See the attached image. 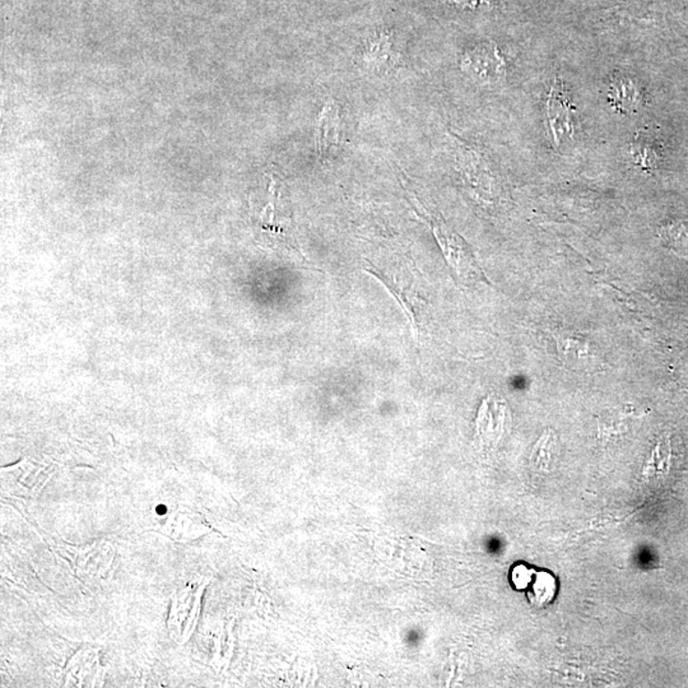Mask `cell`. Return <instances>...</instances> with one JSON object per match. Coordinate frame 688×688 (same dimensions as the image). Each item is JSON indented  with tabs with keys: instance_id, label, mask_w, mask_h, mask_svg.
Instances as JSON below:
<instances>
[{
	"instance_id": "5",
	"label": "cell",
	"mask_w": 688,
	"mask_h": 688,
	"mask_svg": "<svg viewBox=\"0 0 688 688\" xmlns=\"http://www.w3.org/2000/svg\"><path fill=\"white\" fill-rule=\"evenodd\" d=\"M341 114L335 100H327L319 114L315 129V148L319 159L324 161L336 150L341 141Z\"/></svg>"
},
{
	"instance_id": "7",
	"label": "cell",
	"mask_w": 688,
	"mask_h": 688,
	"mask_svg": "<svg viewBox=\"0 0 688 688\" xmlns=\"http://www.w3.org/2000/svg\"><path fill=\"white\" fill-rule=\"evenodd\" d=\"M363 62L372 70H383L390 68L394 62V56L390 55V45L386 38H381L377 43H372L368 52L363 55Z\"/></svg>"
},
{
	"instance_id": "1",
	"label": "cell",
	"mask_w": 688,
	"mask_h": 688,
	"mask_svg": "<svg viewBox=\"0 0 688 688\" xmlns=\"http://www.w3.org/2000/svg\"><path fill=\"white\" fill-rule=\"evenodd\" d=\"M408 195V201L412 203L416 212L427 221L428 225L433 228L435 237H436L437 243L442 246L443 254H445L448 263L457 270L459 276H477V269L475 261H473L472 255L468 252V247L464 241L458 236L457 234L451 231L446 225H443L442 221L435 219L434 214L428 212L427 210L419 203V198L412 190L407 186H404Z\"/></svg>"
},
{
	"instance_id": "4",
	"label": "cell",
	"mask_w": 688,
	"mask_h": 688,
	"mask_svg": "<svg viewBox=\"0 0 688 688\" xmlns=\"http://www.w3.org/2000/svg\"><path fill=\"white\" fill-rule=\"evenodd\" d=\"M461 68L468 76L484 85L501 82L506 76V62L496 45L485 44L463 56Z\"/></svg>"
},
{
	"instance_id": "2",
	"label": "cell",
	"mask_w": 688,
	"mask_h": 688,
	"mask_svg": "<svg viewBox=\"0 0 688 688\" xmlns=\"http://www.w3.org/2000/svg\"><path fill=\"white\" fill-rule=\"evenodd\" d=\"M546 114L548 133L553 145L560 148L564 143L571 141L574 137L571 100L564 82L560 79L553 82L548 94Z\"/></svg>"
},
{
	"instance_id": "6",
	"label": "cell",
	"mask_w": 688,
	"mask_h": 688,
	"mask_svg": "<svg viewBox=\"0 0 688 688\" xmlns=\"http://www.w3.org/2000/svg\"><path fill=\"white\" fill-rule=\"evenodd\" d=\"M612 103L621 110L631 112L639 103V91L633 79H618L612 83Z\"/></svg>"
},
{
	"instance_id": "3",
	"label": "cell",
	"mask_w": 688,
	"mask_h": 688,
	"mask_svg": "<svg viewBox=\"0 0 688 688\" xmlns=\"http://www.w3.org/2000/svg\"><path fill=\"white\" fill-rule=\"evenodd\" d=\"M366 272L379 279L385 286L386 290L398 301L399 305L406 312L407 318L410 319L413 336H415L417 344H419V329H421V317H419V310H421L419 303L421 301H419L415 290H413V286L410 283H406L403 277L399 276L397 272L380 269L379 267L370 263V261H369V267L366 268Z\"/></svg>"
}]
</instances>
